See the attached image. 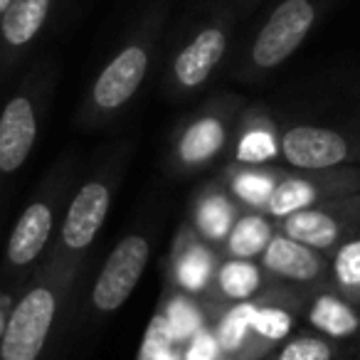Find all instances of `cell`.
<instances>
[{"instance_id": "1", "label": "cell", "mask_w": 360, "mask_h": 360, "mask_svg": "<svg viewBox=\"0 0 360 360\" xmlns=\"http://www.w3.org/2000/svg\"><path fill=\"white\" fill-rule=\"evenodd\" d=\"M170 0H153L143 18L136 22L129 40L116 50V55L101 67L89 89V109L99 116L124 109L143 86L153 62L155 42L168 15Z\"/></svg>"}, {"instance_id": "2", "label": "cell", "mask_w": 360, "mask_h": 360, "mask_svg": "<svg viewBox=\"0 0 360 360\" xmlns=\"http://www.w3.org/2000/svg\"><path fill=\"white\" fill-rule=\"evenodd\" d=\"M335 0H279L247 47L245 70L266 75L281 67L314 32Z\"/></svg>"}, {"instance_id": "3", "label": "cell", "mask_w": 360, "mask_h": 360, "mask_svg": "<svg viewBox=\"0 0 360 360\" xmlns=\"http://www.w3.org/2000/svg\"><path fill=\"white\" fill-rule=\"evenodd\" d=\"M235 6L220 3L195 22L191 35L180 42L168 67V79L175 91H195L210 82L230 50Z\"/></svg>"}, {"instance_id": "4", "label": "cell", "mask_w": 360, "mask_h": 360, "mask_svg": "<svg viewBox=\"0 0 360 360\" xmlns=\"http://www.w3.org/2000/svg\"><path fill=\"white\" fill-rule=\"evenodd\" d=\"M65 281H37L20 296L0 333V360H40L62 306Z\"/></svg>"}, {"instance_id": "5", "label": "cell", "mask_w": 360, "mask_h": 360, "mask_svg": "<svg viewBox=\"0 0 360 360\" xmlns=\"http://www.w3.org/2000/svg\"><path fill=\"white\" fill-rule=\"evenodd\" d=\"M150 259V245L143 235H126L111 250L91 289V304L101 314H114L129 301Z\"/></svg>"}, {"instance_id": "6", "label": "cell", "mask_w": 360, "mask_h": 360, "mask_svg": "<svg viewBox=\"0 0 360 360\" xmlns=\"http://www.w3.org/2000/svg\"><path fill=\"white\" fill-rule=\"evenodd\" d=\"M279 150L296 170H328L350 158V143L340 131L314 124L289 126L281 134Z\"/></svg>"}, {"instance_id": "7", "label": "cell", "mask_w": 360, "mask_h": 360, "mask_svg": "<svg viewBox=\"0 0 360 360\" xmlns=\"http://www.w3.org/2000/svg\"><path fill=\"white\" fill-rule=\"evenodd\" d=\"M37 99L32 91H18L0 111V175H11L25 165L37 141Z\"/></svg>"}, {"instance_id": "8", "label": "cell", "mask_w": 360, "mask_h": 360, "mask_svg": "<svg viewBox=\"0 0 360 360\" xmlns=\"http://www.w3.org/2000/svg\"><path fill=\"white\" fill-rule=\"evenodd\" d=\"M111 207V191L104 180H89L72 198L62 222L60 245L67 252H84L94 245Z\"/></svg>"}, {"instance_id": "9", "label": "cell", "mask_w": 360, "mask_h": 360, "mask_svg": "<svg viewBox=\"0 0 360 360\" xmlns=\"http://www.w3.org/2000/svg\"><path fill=\"white\" fill-rule=\"evenodd\" d=\"M57 0H13L0 15V65L18 62L45 32Z\"/></svg>"}, {"instance_id": "10", "label": "cell", "mask_w": 360, "mask_h": 360, "mask_svg": "<svg viewBox=\"0 0 360 360\" xmlns=\"http://www.w3.org/2000/svg\"><path fill=\"white\" fill-rule=\"evenodd\" d=\"M55 227V210L47 200H35L22 210L8 240V264L15 269L30 266L47 247Z\"/></svg>"}, {"instance_id": "11", "label": "cell", "mask_w": 360, "mask_h": 360, "mask_svg": "<svg viewBox=\"0 0 360 360\" xmlns=\"http://www.w3.org/2000/svg\"><path fill=\"white\" fill-rule=\"evenodd\" d=\"M338 202H328V207H306V210L291 212L281 220V230L286 237L311 247V250H330L335 242L343 237L348 215H343L345 205L340 212H335Z\"/></svg>"}, {"instance_id": "12", "label": "cell", "mask_w": 360, "mask_h": 360, "mask_svg": "<svg viewBox=\"0 0 360 360\" xmlns=\"http://www.w3.org/2000/svg\"><path fill=\"white\" fill-rule=\"evenodd\" d=\"M262 264L274 276L296 284H311L321 279L326 269V262L319 257V252L286 235L271 237L266 250L262 252Z\"/></svg>"}, {"instance_id": "13", "label": "cell", "mask_w": 360, "mask_h": 360, "mask_svg": "<svg viewBox=\"0 0 360 360\" xmlns=\"http://www.w3.org/2000/svg\"><path fill=\"white\" fill-rule=\"evenodd\" d=\"M225 136H227V126L225 119H222V106L220 111L217 109L205 111L202 116L193 119L186 126V131L180 134L178 160L183 165H191V168L210 163L222 150V146H225Z\"/></svg>"}, {"instance_id": "14", "label": "cell", "mask_w": 360, "mask_h": 360, "mask_svg": "<svg viewBox=\"0 0 360 360\" xmlns=\"http://www.w3.org/2000/svg\"><path fill=\"white\" fill-rule=\"evenodd\" d=\"M340 183L335 186L333 180H311V178H286L276 183L274 193H271L269 202H266V212L276 220H284L291 212L314 207L316 200L326 198L328 193H335Z\"/></svg>"}, {"instance_id": "15", "label": "cell", "mask_w": 360, "mask_h": 360, "mask_svg": "<svg viewBox=\"0 0 360 360\" xmlns=\"http://www.w3.org/2000/svg\"><path fill=\"white\" fill-rule=\"evenodd\" d=\"M309 323L328 338H350L360 330V316L340 296L321 294L311 304Z\"/></svg>"}, {"instance_id": "16", "label": "cell", "mask_w": 360, "mask_h": 360, "mask_svg": "<svg viewBox=\"0 0 360 360\" xmlns=\"http://www.w3.org/2000/svg\"><path fill=\"white\" fill-rule=\"evenodd\" d=\"M271 225L262 215H245L232 225L227 235V252L235 259H255L271 242Z\"/></svg>"}, {"instance_id": "17", "label": "cell", "mask_w": 360, "mask_h": 360, "mask_svg": "<svg viewBox=\"0 0 360 360\" xmlns=\"http://www.w3.org/2000/svg\"><path fill=\"white\" fill-rule=\"evenodd\" d=\"M262 269L252 259H235L225 262L217 274V286L232 301H250L262 289Z\"/></svg>"}, {"instance_id": "18", "label": "cell", "mask_w": 360, "mask_h": 360, "mask_svg": "<svg viewBox=\"0 0 360 360\" xmlns=\"http://www.w3.org/2000/svg\"><path fill=\"white\" fill-rule=\"evenodd\" d=\"M255 304H237L222 316L220 326H217V348L225 355H237L242 345L247 343L252 333V321H255Z\"/></svg>"}, {"instance_id": "19", "label": "cell", "mask_w": 360, "mask_h": 360, "mask_svg": "<svg viewBox=\"0 0 360 360\" xmlns=\"http://www.w3.org/2000/svg\"><path fill=\"white\" fill-rule=\"evenodd\" d=\"M195 225L200 235L210 242H220L230 235L232 225H235V210H232L230 200L222 195H210L198 205L195 212Z\"/></svg>"}, {"instance_id": "20", "label": "cell", "mask_w": 360, "mask_h": 360, "mask_svg": "<svg viewBox=\"0 0 360 360\" xmlns=\"http://www.w3.org/2000/svg\"><path fill=\"white\" fill-rule=\"evenodd\" d=\"M212 274V257L207 255L205 247L200 245H188L180 252L178 264H175V279L186 291H202L210 281Z\"/></svg>"}, {"instance_id": "21", "label": "cell", "mask_w": 360, "mask_h": 360, "mask_svg": "<svg viewBox=\"0 0 360 360\" xmlns=\"http://www.w3.org/2000/svg\"><path fill=\"white\" fill-rule=\"evenodd\" d=\"M276 183L269 173L257 168H245L240 173H235L232 178V193L237 195V200L245 202L250 207H266L271 193H274Z\"/></svg>"}, {"instance_id": "22", "label": "cell", "mask_w": 360, "mask_h": 360, "mask_svg": "<svg viewBox=\"0 0 360 360\" xmlns=\"http://www.w3.org/2000/svg\"><path fill=\"white\" fill-rule=\"evenodd\" d=\"M279 153V143L274 141L269 129L255 126L237 143V160L242 165H262Z\"/></svg>"}, {"instance_id": "23", "label": "cell", "mask_w": 360, "mask_h": 360, "mask_svg": "<svg viewBox=\"0 0 360 360\" xmlns=\"http://www.w3.org/2000/svg\"><path fill=\"white\" fill-rule=\"evenodd\" d=\"M165 319H168L175 340H180V343H188L193 335L202 330L200 309L186 296H178V299L170 301L168 309H165Z\"/></svg>"}, {"instance_id": "24", "label": "cell", "mask_w": 360, "mask_h": 360, "mask_svg": "<svg viewBox=\"0 0 360 360\" xmlns=\"http://www.w3.org/2000/svg\"><path fill=\"white\" fill-rule=\"evenodd\" d=\"M173 343H175V335L170 330L165 314H155L150 319L148 328H146L143 340H141L139 360H165L173 353Z\"/></svg>"}, {"instance_id": "25", "label": "cell", "mask_w": 360, "mask_h": 360, "mask_svg": "<svg viewBox=\"0 0 360 360\" xmlns=\"http://www.w3.org/2000/svg\"><path fill=\"white\" fill-rule=\"evenodd\" d=\"M294 319L286 309L279 306H257L255 311V321H252V333L259 335V340L266 343H274L289 335Z\"/></svg>"}, {"instance_id": "26", "label": "cell", "mask_w": 360, "mask_h": 360, "mask_svg": "<svg viewBox=\"0 0 360 360\" xmlns=\"http://www.w3.org/2000/svg\"><path fill=\"white\" fill-rule=\"evenodd\" d=\"M333 276L345 294H360V240H350L335 252Z\"/></svg>"}, {"instance_id": "27", "label": "cell", "mask_w": 360, "mask_h": 360, "mask_svg": "<svg viewBox=\"0 0 360 360\" xmlns=\"http://www.w3.org/2000/svg\"><path fill=\"white\" fill-rule=\"evenodd\" d=\"M274 360H333V348L316 335H296L276 353Z\"/></svg>"}, {"instance_id": "28", "label": "cell", "mask_w": 360, "mask_h": 360, "mask_svg": "<svg viewBox=\"0 0 360 360\" xmlns=\"http://www.w3.org/2000/svg\"><path fill=\"white\" fill-rule=\"evenodd\" d=\"M220 355V348H217V338L210 333V330L202 328L200 333H195L191 340H188V348L183 360H217Z\"/></svg>"}, {"instance_id": "29", "label": "cell", "mask_w": 360, "mask_h": 360, "mask_svg": "<svg viewBox=\"0 0 360 360\" xmlns=\"http://www.w3.org/2000/svg\"><path fill=\"white\" fill-rule=\"evenodd\" d=\"M11 3H13V0H0V15L8 11V6H11Z\"/></svg>"}, {"instance_id": "30", "label": "cell", "mask_w": 360, "mask_h": 360, "mask_svg": "<svg viewBox=\"0 0 360 360\" xmlns=\"http://www.w3.org/2000/svg\"><path fill=\"white\" fill-rule=\"evenodd\" d=\"M232 3H240V6H255L259 0H232Z\"/></svg>"}, {"instance_id": "31", "label": "cell", "mask_w": 360, "mask_h": 360, "mask_svg": "<svg viewBox=\"0 0 360 360\" xmlns=\"http://www.w3.org/2000/svg\"><path fill=\"white\" fill-rule=\"evenodd\" d=\"M165 360H178V355H175V350H173V353H170V355H168V358H165Z\"/></svg>"}]
</instances>
